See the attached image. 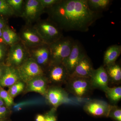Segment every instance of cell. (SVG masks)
<instances>
[{
	"instance_id": "6da1fadb",
	"label": "cell",
	"mask_w": 121,
	"mask_h": 121,
	"mask_svg": "<svg viewBox=\"0 0 121 121\" xmlns=\"http://www.w3.org/2000/svg\"><path fill=\"white\" fill-rule=\"evenodd\" d=\"M50 17L61 29L86 32L101 17L89 8L87 0H60L48 8Z\"/></svg>"
},
{
	"instance_id": "7a4b0ae2",
	"label": "cell",
	"mask_w": 121,
	"mask_h": 121,
	"mask_svg": "<svg viewBox=\"0 0 121 121\" xmlns=\"http://www.w3.org/2000/svg\"><path fill=\"white\" fill-rule=\"evenodd\" d=\"M74 41L69 37L61 38L48 45L50 63H62L69 55Z\"/></svg>"
},
{
	"instance_id": "3957f363",
	"label": "cell",
	"mask_w": 121,
	"mask_h": 121,
	"mask_svg": "<svg viewBox=\"0 0 121 121\" xmlns=\"http://www.w3.org/2000/svg\"><path fill=\"white\" fill-rule=\"evenodd\" d=\"M16 68L21 80L25 84L35 78L44 75L41 66L33 58L26 60Z\"/></svg>"
},
{
	"instance_id": "277c9868",
	"label": "cell",
	"mask_w": 121,
	"mask_h": 121,
	"mask_svg": "<svg viewBox=\"0 0 121 121\" xmlns=\"http://www.w3.org/2000/svg\"><path fill=\"white\" fill-rule=\"evenodd\" d=\"M68 90L77 97H85L93 88L89 78L69 77L66 82Z\"/></svg>"
},
{
	"instance_id": "5b68a950",
	"label": "cell",
	"mask_w": 121,
	"mask_h": 121,
	"mask_svg": "<svg viewBox=\"0 0 121 121\" xmlns=\"http://www.w3.org/2000/svg\"><path fill=\"white\" fill-rule=\"evenodd\" d=\"M37 31V33L48 45L62 38V33L58 28L51 22L45 21L40 23Z\"/></svg>"
},
{
	"instance_id": "8992f818",
	"label": "cell",
	"mask_w": 121,
	"mask_h": 121,
	"mask_svg": "<svg viewBox=\"0 0 121 121\" xmlns=\"http://www.w3.org/2000/svg\"><path fill=\"white\" fill-rule=\"evenodd\" d=\"M48 66V77H46L48 83L58 85L66 83L70 75L62 63H51Z\"/></svg>"
},
{
	"instance_id": "52a82bcc",
	"label": "cell",
	"mask_w": 121,
	"mask_h": 121,
	"mask_svg": "<svg viewBox=\"0 0 121 121\" xmlns=\"http://www.w3.org/2000/svg\"><path fill=\"white\" fill-rule=\"evenodd\" d=\"M86 55L80 43L77 41H74L71 52L62 62L69 75L72 74L78 64Z\"/></svg>"
},
{
	"instance_id": "ba28073f",
	"label": "cell",
	"mask_w": 121,
	"mask_h": 121,
	"mask_svg": "<svg viewBox=\"0 0 121 121\" xmlns=\"http://www.w3.org/2000/svg\"><path fill=\"white\" fill-rule=\"evenodd\" d=\"M111 105L101 100H91L84 106V110L88 114L94 117H108Z\"/></svg>"
},
{
	"instance_id": "9c48e42d",
	"label": "cell",
	"mask_w": 121,
	"mask_h": 121,
	"mask_svg": "<svg viewBox=\"0 0 121 121\" xmlns=\"http://www.w3.org/2000/svg\"><path fill=\"white\" fill-rule=\"evenodd\" d=\"M89 79L93 89H99L104 91L109 87V80L105 68L103 66L94 69Z\"/></svg>"
},
{
	"instance_id": "30bf717a",
	"label": "cell",
	"mask_w": 121,
	"mask_h": 121,
	"mask_svg": "<svg viewBox=\"0 0 121 121\" xmlns=\"http://www.w3.org/2000/svg\"><path fill=\"white\" fill-rule=\"evenodd\" d=\"M66 92L58 86L48 87L45 97L50 104L56 109L67 99Z\"/></svg>"
},
{
	"instance_id": "8fae6325",
	"label": "cell",
	"mask_w": 121,
	"mask_h": 121,
	"mask_svg": "<svg viewBox=\"0 0 121 121\" xmlns=\"http://www.w3.org/2000/svg\"><path fill=\"white\" fill-rule=\"evenodd\" d=\"M25 53L20 44H15L11 47L7 60V66L17 68L25 60Z\"/></svg>"
},
{
	"instance_id": "7c38bea8",
	"label": "cell",
	"mask_w": 121,
	"mask_h": 121,
	"mask_svg": "<svg viewBox=\"0 0 121 121\" xmlns=\"http://www.w3.org/2000/svg\"><path fill=\"white\" fill-rule=\"evenodd\" d=\"M94 69L90 59L86 55L79 63L70 77L89 79Z\"/></svg>"
},
{
	"instance_id": "4fadbf2b",
	"label": "cell",
	"mask_w": 121,
	"mask_h": 121,
	"mask_svg": "<svg viewBox=\"0 0 121 121\" xmlns=\"http://www.w3.org/2000/svg\"><path fill=\"white\" fill-rule=\"evenodd\" d=\"M47 78L43 76L35 78L26 83L25 90L26 92H35L45 97L48 87Z\"/></svg>"
},
{
	"instance_id": "5bb4252c",
	"label": "cell",
	"mask_w": 121,
	"mask_h": 121,
	"mask_svg": "<svg viewBox=\"0 0 121 121\" xmlns=\"http://www.w3.org/2000/svg\"><path fill=\"white\" fill-rule=\"evenodd\" d=\"M20 80L17 68L5 65L0 80V87L2 88L6 87H9Z\"/></svg>"
},
{
	"instance_id": "9a60e30c",
	"label": "cell",
	"mask_w": 121,
	"mask_h": 121,
	"mask_svg": "<svg viewBox=\"0 0 121 121\" xmlns=\"http://www.w3.org/2000/svg\"><path fill=\"white\" fill-rule=\"evenodd\" d=\"M43 9L39 0H28L25 4L24 16L28 20H33Z\"/></svg>"
},
{
	"instance_id": "2e32d148",
	"label": "cell",
	"mask_w": 121,
	"mask_h": 121,
	"mask_svg": "<svg viewBox=\"0 0 121 121\" xmlns=\"http://www.w3.org/2000/svg\"><path fill=\"white\" fill-rule=\"evenodd\" d=\"M121 53V45H113L108 47L104 54V66H107L115 63Z\"/></svg>"
},
{
	"instance_id": "e0dca14e",
	"label": "cell",
	"mask_w": 121,
	"mask_h": 121,
	"mask_svg": "<svg viewBox=\"0 0 121 121\" xmlns=\"http://www.w3.org/2000/svg\"><path fill=\"white\" fill-rule=\"evenodd\" d=\"M33 59L40 66L49 65L50 63V51L48 46H43L35 50Z\"/></svg>"
},
{
	"instance_id": "ac0fdd59",
	"label": "cell",
	"mask_w": 121,
	"mask_h": 121,
	"mask_svg": "<svg viewBox=\"0 0 121 121\" xmlns=\"http://www.w3.org/2000/svg\"><path fill=\"white\" fill-rule=\"evenodd\" d=\"M22 37L24 40L30 45H37L43 43L46 44L37 33L32 30L27 29L24 31L22 33Z\"/></svg>"
},
{
	"instance_id": "d6986e66",
	"label": "cell",
	"mask_w": 121,
	"mask_h": 121,
	"mask_svg": "<svg viewBox=\"0 0 121 121\" xmlns=\"http://www.w3.org/2000/svg\"><path fill=\"white\" fill-rule=\"evenodd\" d=\"M109 81L117 83L121 80V68L120 65L116 64L105 67Z\"/></svg>"
},
{
	"instance_id": "ffe728a7",
	"label": "cell",
	"mask_w": 121,
	"mask_h": 121,
	"mask_svg": "<svg viewBox=\"0 0 121 121\" xmlns=\"http://www.w3.org/2000/svg\"><path fill=\"white\" fill-rule=\"evenodd\" d=\"M2 39L5 43L13 45L18 41L19 37L15 32L6 26L2 29Z\"/></svg>"
},
{
	"instance_id": "44dd1931",
	"label": "cell",
	"mask_w": 121,
	"mask_h": 121,
	"mask_svg": "<svg viewBox=\"0 0 121 121\" xmlns=\"http://www.w3.org/2000/svg\"><path fill=\"white\" fill-rule=\"evenodd\" d=\"M89 8L92 11L99 13L106 9L110 4V0H87Z\"/></svg>"
},
{
	"instance_id": "7402d4cb",
	"label": "cell",
	"mask_w": 121,
	"mask_h": 121,
	"mask_svg": "<svg viewBox=\"0 0 121 121\" xmlns=\"http://www.w3.org/2000/svg\"><path fill=\"white\" fill-rule=\"evenodd\" d=\"M106 96L114 103H116L121 99V87H108L105 91Z\"/></svg>"
},
{
	"instance_id": "603a6c76",
	"label": "cell",
	"mask_w": 121,
	"mask_h": 121,
	"mask_svg": "<svg viewBox=\"0 0 121 121\" xmlns=\"http://www.w3.org/2000/svg\"><path fill=\"white\" fill-rule=\"evenodd\" d=\"M25 84V83L20 80L9 87L8 92L13 98L24 90Z\"/></svg>"
},
{
	"instance_id": "cb8c5ba5",
	"label": "cell",
	"mask_w": 121,
	"mask_h": 121,
	"mask_svg": "<svg viewBox=\"0 0 121 121\" xmlns=\"http://www.w3.org/2000/svg\"><path fill=\"white\" fill-rule=\"evenodd\" d=\"M0 97L4 103L5 106L9 108H11L14 104L13 98L9 94L8 91L1 87H0Z\"/></svg>"
},
{
	"instance_id": "d4e9b609",
	"label": "cell",
	"mask_w": 121,
	"mask_h": 121,
	"mask_svg": "<svg viewBox=\"0 0 121 121\" xmlns=\"http://www.w3.org/2000/svg\"><path fill=\"white\" fill-rule=\"evenodd\" d=\"M14 11L8 4L7 0H0V15L5 16L13 15Z\"/></svg>"
},
{
	"instance_id": "484cf974",
	"label": "cell",
	"mask_w": 121,
	"mask_h": 121,
	"mask_svg": "<svg viewBox=\"0 0 121 121\" xmlns=\"http://www.w3.org/2000/svg\"><path fill=\"white\" fill-rule=\"evenodd\" d=\"M108 117L115 121H121V109L117 106L111 105Z\"/></svg>"
},
{
	"instance_id": "4316f807",
	"label": "cell",
	"mask_w": 121,
	"mask_h": 121,
	"mask_svg": "<svg viewBox=\"0 0 121 121\" xmlns=\"http://www.w3.org/2000/svg\"><path fill=\"white\" fill-rule=\"evenodd\" d=\"M7 1L14 11L20 10L23 2L22 0H7Z\"/></svg>"
},
{
	"instance_id": "83f0119b",
	"label": "cell",
	"mask_w": 121,
	"mask_h": 121,
	"mask_svg": "<svg viewBox=\"0 0 121 121\" xmlns=\"http://www.w3.org/2000/svg\"><path fill=\"white\" fill-rule=\"evenodd\" d=\"M56 109L53 108L50 111L44 115V121H57Z\"/></svg>"
},
{
	"instance_id": "f1b7e54d",
	"label": "cell",
	"mask_w": 121,
	"mask_h": 121,
	"mask_svg": "<svg viewBox=\"0 0 121 121\" xmlns=\"http://www.w3.org/2000/svg\"><path fill=\"white\" fill-rule=\"evenodd\" d=\"M11 112L10 108L6 106H0V120L8 119Z\"/></svg>"
},
{
	"instance_id": "f546056e",
	"label": "cell",
	"mask_w": 121,
	"mask_h": 121,
	"mask_svg": "<svg viewBox=\"0 0 121 121\" xmlns=\"http://www.w3.org/2000/svg\"><path fill=\"white\" fill-rule=\"evenodd\" d=\"M43 9L46 8H51L59 1L58 0H39Z\"/></svg>"
},
{
	"instance_id": "4dcf8cb0",
	"label": "cell",
	"mask_w": 121,
	"mask_h": 121,
	"mask_svg": "<svg viewBox=\"0 0 121 121\" xmlns=\"http://www.w3.org/2000/svg\"><path fill=\"white\" fill-rule=\"evenodd\" d=\"M5 48L2 43H0V64L4 58L5 53Z\"/></svg>"
},
{
	"instance_id": "1f68e13d",
	"label": "cell",
	"mask_w": 121,
	"mask_h": 121,
	"mask_svg": "<svg viewBox=\"0 0 121 121\" xmlns=\"http://www.w3.org/2000/svg\"><path fill=\"white\" fill-rule=\"evenodd\" d=\"M45 117L44 115L38 114L35 118V121H44Z\"/></svg>"
},
{
	"instance_id": "d6a6232c",
	"label": "cell",
	"mask_w": 121,
	"mask_h": 121,
	"mask_svg": "<svg viewBox=\"0 0 121 121\" xmlns=\"http://www.w3.org/2000/svg\"><path fill=\"white\" fill-rule=\"evenodd\" d=\"M5 66V65L4 64H3L2 63L0 64V80L2 74L4 73Z\"/></svg>"
},
{
	"instance_id": "836d02e7",
	"label": "cell",
	"mask_w": 121,
	"mask_h": 121,
	"mask_svg": "<svg viewBox=\"0 0 121 121\" xmlns=\"http://www.w3.org/2000/svg\"><path fill=\"white\" fill-rule=\"evenodd\" d=\"M6 27L5 24L3 20L0 18V29H3Z\"/></svg>"
},
{
	"instance_id": "e575fe53",
	"label": "cell",
	"mask_w": 121,
	"mask_h": 121,
	"mask_svg": "<svg viewBox=\"0 0 121 121\" xmlns=\"http://www.w3.org/2000/svg\"><path fill=\"white\" fill-rule=\"evenodd\" d=\"M1 41H3L2 39V30L0 29V43H1Z\"/></svg>"
},
{
	"instance_id": "d590c367",
	"label": "cell",
	"mask_w": 121,
	"mask_h": 121,
	"mask_svg": "<svg viewBox=\"0 0 121 121\" xmlns=\"http://www.w3.org/2000/svg\"><path fill=\"white\" fill-rule=\"evenodd\" d=\"M5 105L4 104V103L2 101L0 97V106Z\"/></svg>"
},
{
	"instance_id": "8d00e7d4",
	"label": "cell",
	"mask_w": 121,
	"mask_h": 121,
	"mask_svg": "<svg viewBox=\"0 0 121 121\" xmlns=\"http://www.w3.org/2000/svg\"><path fill=\"white\" fill-rule=\"evenodd\" d=\"M0 121H9L8 119H4V120H0Z\"/></svg>"
}]
</instances>
